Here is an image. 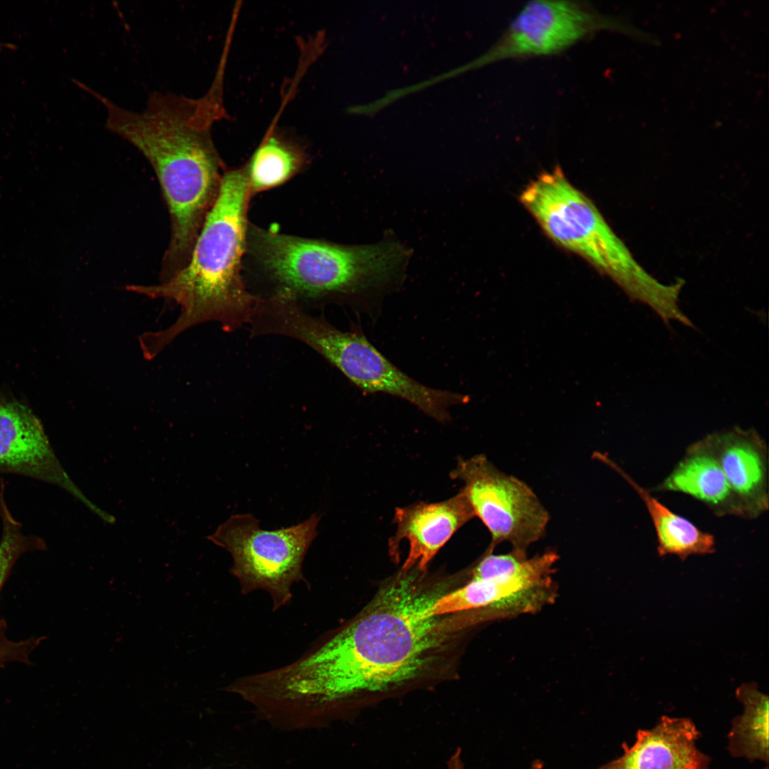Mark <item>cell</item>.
Listing matches in <instances>:
<instances>
[{
  "label": "cell",
  "mask_w": 769,
  "mask_h": 769,
  "mask_svg": "<svg viewBox=\"0 0 769 769\" xmlns=\"http://www.w3.org/2000/svg\"><path fill=\"white\" fill-rule=\"evenodd\" d=\"M419 573L401 571L348 624L291 662L253 674V694L271 722L286 731L323 728L360 695L400 686L427 670L449 631L428 613L443 593L424 587Z\"/></svg>",
  "instance_id": "obj_1"
},
{
  "label": "cell",
  "mask_w": 769,
  "mask_h": 769,
  "mask_svg": "<svg viewBox=\"0 0 769 769\" xmlns=\"http://www.w3.org/2000/svg\"><path fill=\"white\" fill-rule=\"evenodd\" d=\"M217 118L197 100L177 94L150 98L140 111L127 110L115 135L136 147L159 180L170 219V238L159 282L188 263L218 196L225 168L211 137Z\"/></svg>",
  "instance_id": "obj_2"
},
{
  "label": "cell",
  "mask_w": 769,
  "mask_h": 769,
  "mask_svg": "<svg viewBox=\"0 0 769 769\" xmlns=\"http://www.w3.org/2000/svg\"><path fill=\"white\" fill-rule=\"evenodd\" d=\"M251 195L246 165L226 170L187 266L157 284L126 287L128 291L153 299L172 300L181 309L172 325L139 338L147 360L197 324L216 320L228 326L251 319L258 299L246 291L241 275Z\"/></svg>",
  "instance_id": "obj_3"
},
{
  "label": "cell",
  "mask_w": 769,
  "mask_h": 769,
  "mask_svg": "<svg viewBox=\"0 0 769 769\" xmlns=\"http://www.w3.org/2000/svg\"><path fill=\"white\" fill-rule=\"evenodd\" d=\"M520 200L552 241L585 258L631 300L649 306L664 323L679 317L683 283L665 284L646 271L595 204L559 167L530 182Z\"/></svg>",
  "instance_id": "obj_4"
},
{
  "label": "cell",
  "mask_w": 769,
  "mask_h": 769,
  "mask_svg": "<svg viewBox=\"0 0 769 769\" xmlns=\"http://www.w3.org/2000/svg\"><path fill=\"white\" fill-rule=\"evenodd\" d=\"M247 246L284 291L367 295L400 280L409 251L399 242L345 246L250 227Z\"/></svg>",
  "instance_id": "obj_5"
},
{
  "label": "cell",
  "mask_w": 769,
  "mask_h": 769,
  "mask_svg": "<svg viewBox=\"0 0 769 769\" xmlns=\"http://www.w3.org/2000/svg\"><path fill=\"white\" fill-rule=\"evenodd\" d=\"M267 333L294 338L316 350L363 392L384 393L416 406L439 422L450 419L449 408L467 396L425 386L386 358L360 331L344 332L304 313L293 298L276 300L264 320Z\"/></svg>",
  "instance_id": "obj_6"
},
{
  "label": "cell",
  "mask_w": 769,
  "mask_h": 769,
  "mask_svg": "<svg viewBox=\"0 0 769 769\" xmlns=\"http://www.w3.org/2000/svg\"><path fill=\"white\" fill-rule=\"evenodd\" d=\"M319 520L313 513L297 525L268 530L252 514H234L207 538L231 554L229 571L241 593L266 592L275 612L291 604L293 586L305 581L303 564Z\"/></svg>",
  "instance_id": "obj_7"
},
{
  "label": "cell",
  "mask_w": 769,
  "mask_h": 769,
  "mask_svg": "<svg viewBox=\"0 0 769 769\" xmlns=\"http://www.w3.org/2000/svg\"><path fill=\"white\" fill-rule=\"evenodd\" d=\"M451 477L464 483L461 491L489 531L491 548L505 542L512 549L527 551L545 534L549 513L535 492L486 456L460 458Z\"/></svg>",
  "instance_id": "obj_8"
},
{
  "label": "cell",
  "mask_w": 769,
  "mask_h": 769,
  "mask_svg": "<svg viewBox=\"0 0 769 769\" xmlns=\"http://www.w3.org/2000/svg\"><path fill=\"white\" fill-rule=\"evenodd\" d=\"M602 31L640 36L629 23L604 14L586 2L530 1L490 49L469 68L510 58L558 54Z\"/></svg>",
  "instance_id": "obj_9"
},
{
  "label": "cell",
  "mask_w": 769,
  "mask_h": 769,
  "mask_svg": "<svg viewBox=\"0 0 769 769\" xmlns=\"http://www.w3.org/2000/svg\"><path fill=\"white\" fill-rule=\"evenodd\" d=\"M559 556L548 550L528 560L511 573L470 580L463 587L439 596L429 607L431 616L476 612L474 622L536 613L557 597L553 579Z\"/></svg>",
  "instance_id": "obj_10"
},
{
  "label": "cell",
  "mask_w": 769,
  "mask_h": 769,
  "mask_svg": "<svg viewBox=\"0 0 769 769\" xmlns=\"http://www.w3.org/2000/svg\"><path fill=\"white\" fill-rule=\"evenodd\" d=\"M0 474L55 485L85 501L58 459L40 420L26 406L1 395Z\"/></svg>",
  "instance_id": "obj_11"
},
{
  "label": "cell",
  "mask_w": 769,
  "mask_h": 769,
  "mask_svg": "<svg viewBox=\"0 0 769 769\" xmlns=\"http://www.w3.org/2000/svg\"><path fill=\"white\" fill-rule=\"evenodd\" d=\"M474 517L462 491L441 502H420L397 508L394 520L396 532L389 542V553L394 560H398L400 543L407 541L408 555L401 571L424 572L431 560L455 532Z\"/></svg>",
  "instance_id": "obj_12"
},
{
  "label": "cell",
  "mask_w": 769,
  "mask_h": 769,
  "mask_svg": "<svg viewBox=\"0 0 769 769\" xmlns=\"http://www.w3.org/2000/svg\"><path fill=\"white\" fill-rule=\"evenodd\" d=\"M747 518L768 508V451L754 429L734 427L704 437Z\"/></svg>",
  "instance_id": "obj_13"
},
{
  "label": "cell",
  "mask_w": 769,
  "mask_h": 769,
  "mask_svg": "<svg viewBox=\"0 0 769 769\" xmlns=\"http://www.w3.org/2000/svg\"><path fill=\"white\" fill-rule=\"evenodd\" d=\"M700 736L691 719L662 716L653 728L639 730L619 758L599 769H708L710 759L696 746Z\"/></svg>",
  "instance_id": "obj_14"
},
{
  "label": "cell",
  "mask_w": 769,
  "mask_h": 769,
  "mask_svg": "<svg viewBox=\"0 0 769 769\" xmlns=\"http://www.w3.org/2000/svg\"><path fill=\"white\" fill-rule=\"evenodd\" d=\"M654 491L686 494L703 503L717 516L746 517L704 438L689 446Z\"/></svg>",
  "instance_id": "obj_15"
},
{
  "label": "cell",
  "mask_w": 769,
  "mask_h": 769,
  "mask_svg": "<svg viewBox=\"0 0 769 769\" xmlns=\"http://www.w3.org/2000/svg\"><path fill=\"white\" fill-rule=\"evenodd\" d=\"M599 458L617 471L644 503L654 528L660 556L674 555L685 560L692 555L715 551L716 542L712 534L701 530L687 518L673 512L608 457L600 454Z\"/></svg>",
  "instance_id": "obj_16"
},
{
  "label": "cell",
  "mask_w": 769,
  "mask_h": 769,
  "mask_svg": "<svg viewBox=\"0 0 769 769\" xmlns=\"http://www.w3.org/2000/svg\"><path fill=\"white\" fill-rule=\"evenodd\" d=\"M744 709L736 717L728 733V751L735 758L768 763V696L754 683L736 691Z\"/></svg>",
  "instance_id": "obj_17"
},
{
  "label": "cell",
  "mask_w": 769,
  "mask_h": 769,
  "mask_svg": "<svg viewBox=\"0 0 769 769\" xmlns=\"http://www.w3.org/2000/svg\"><path fill=\"white\" fill-rule=\"evenodd\" d=\"M305 162L301 147L275 132L268 133L246 165L251 194L286 182L300 171Z\"/></svg>",
  "instance_id": "obj_18"
},
{
  "label": "cell",
  "mask_w": 769,
  "mask_h": 769,
  "mask_svg": "<svg viewBox=\"0 0 769 769\" xmlns=\"http://www.w3.org/2000/svg\"><path fill=\"white\" fill-rule=\"evenodd\" d=\"M0 593L18 560L27 553L45 550L46 543L40 536L26 534L22 524L10 511L5 497V483L0 480Z\"/></svg>",
  "instance_id": "obj_19"
},
{
  "label": "cell",
  "mask_w": 769,
  "mask_h": 769,
  "mask_svg": "<svg viewBox=\"0 0 769 769\" xmlns=\"http://www.w3.org/2000/svg\"><path fill=\"white\" fill-rule=\"evenodd\" d=\"M488 547L476 565L471 569L470 580L487 579L502 576L519 568L527 560V551L512 549L504 554H494Z\"/></svg>",
  "instance_id": "obj_20"
},
{
  "label": "cell",
  "mask_w": 769,
  "mask_h": 769,
  "mask_svg": "<svg viewBox=\"0 0 769 769\" xmlns=\"http://www.w3.org/2000/svg\"><path fill=\"white\" fill-rule=\"evenodd\" d=\"M43 639V637H31L19 641L10 639L6 635V621L0 617V667L13 662L30 664L31 653Z\"/></svg>",
  "instance_id": "obj_21"
},
{
  "label": "cell",
  "mask_w": 769,
  "mask_h": 769,
  "mask_svg": "<svg viewBox=\"0 0 769 769\" xmlns=\"http://www.w3.org/2000/svg\"><path fill=\"white\" fill-rule=\"evenodd\" d=\"M448 766L449 769H464L461 758V752L459 748H458L450 757Z\"/></svg>",
  "instance_id": "obj_22"
},
{
  "label": "cell",
  "mask_w": 769,
  "mask_h": 769,
  "mask_svg": "<svg viewBox=\"0 0 769 769\" xmlns=\"http://www.w3.org/2000/svg\"><path fill=\"white\" fill-rule=\"evenodd\" d=\"M213 83L217 84V85H220L222 88V82L219 80H214ZM78 85L80 88H81L82 89H83L85 91L88 92L91 95L93 94V93L94 91H95V90L91 89L90 88H89L88 85H86L85 84H83L82 83H79Z\"/></svg>",
  "instance_id": "obj_23"
},
{
  "label": "cell",
  "mask_w": 769,
  "mask_h": 769,
  "mask_svg": "<svg viewBox=\"0 0 769 769\" xmlns=\"http://www.w3.org/2000/svg\"><path fill=\"white\" fill-rule=\"evenodd\" d=\"M529 769H543V765L540 762L536 761L531 765Z\"/></svg>",
  "instance_id": "obj_24"
}]
</instances>
